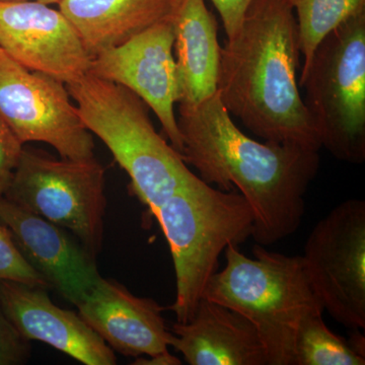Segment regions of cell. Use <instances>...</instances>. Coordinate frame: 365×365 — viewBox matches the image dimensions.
I'll use <instances>...</instances> for the list:
<instances>
[{"label":"cell","instance_id":"cell-1","mask_svg":"<svg viewBox=\"0 0 365 365\" xmlns=\"http://www.w3.org/2000/svg\"><path fill=\"white\" fill-rule=\"evenodd\" d=\"M179 113L182 160L202 181L244 196L253 212L256 244L267 247L294 235L319 172V151L247 136L217 93L194 107L180 106Z\"/></svg>","mask_w":365,"mask_h":365},{"label":"cell","instance_id":"cell-2","mask_svg":"<svg viewBox=\"0 0 365 365\" xmlns=\"http://www.w3.org/2000/svg\"><path fill=\"white\" fill-rule=\"evenodd\" d=\"M299 56L287 0H253L239 32L222 47L217 93L255 135L319 151L318 129L300 95Z\"/></svg>","mask_w":365,"mask_h":365},{"label":"cell","instance_id":"cell-3","mask_svg":"<svg viewBox=\"0 0 365 365\" xmlns=\"http://www.w3.org/2000/svg\"><path fill=\"white\" fill-rule=\"evenodd\" d=\"M227 265L206 283L202 299L246 317L256 327L269 365H294L295 335L300 321L324 313L321 299L307 275L302 256L253 248L254 258L230 245Z\"/></svg>","mask_w":365,"mask_h":365},{"label":"cell","instance_id":"cell-4","mask_svg":"<svg viewBox=\"0 0 365 365\" xmlns=\"http://www.w3.org/2000/svg\"><path fill=\"white\" fill-rule=\"evenodd\" d=\"M66 86L86 128L107 145L153 215L195 179L181 153L155 130L150 108L135 93L90 72Z\"/></svg>","mask_w":365,"mask_h":365},{"label":"cell","instance_id":"cell-5","mask_svg":"<svg viewBox=\"0 0 365 365\" xmlns=\"http://www.w3.org/2000/svg\"><path fill=\"white\" fill-rule=\"evenodd\" d=\"M153 215L169 242L176 274V299L170 309L178 323H187L217 272L222 252L252 237L253 212L239 192L213 188L197 176Z\"/></svg>","mask_w":365,"mask_h":365},{"label":"cell","instance_id":"cell-6","mask_svg":"<svg viewBox=\"0 0 365 365\" xmlns=\"http://www.w3.org/2000/svg\"><path fill=\"white\" fill-rule=\"evenodd\" d=\"M299 86L322 148L341 162H365V11L328 34L307 66Z\"/></svg>","mask_w":365,"mask_h":365},{"label":"cell","instance_id":"cell-7","mask_svg":"<svg viewBox=\"0 0 365 365\" xmlns=\"http://www.w3.org/2000/svg\"><path fill=\"white\" fill-rule=\"evenodd\" d=\"M4 196L71 232L95 258L100 253L107 201L105 169L95 158L58 160L24 146Z\"/></svg>","mask_w":365,"mask_h":365},{"label":"cell","instance_id":"cell-8","mask_svg":"<svg viewBox=\"0 0 365 365\" xmlns=\"http://www.w3.org/2000/svg\"><path fill=\"white\" fill-rule=\"evenodd\" d=\"M302 258L324 309L348 330L364 329V201L348 199L319 220Z\"/></svg>","mask_w":365,"mask_h":365},{"label":"cell","instance_id":"cell-9","mask_svg":"<svg viewBox=\"0 0 365 365\" xmlns=\"http://www.w3.org/2000/svg\"><path fill=\"white\" fill-rule=\"evenodd\" d=\"M0 117L25 145L44 143L60 157L95 158V143L63 81L21 66L0 49Z\"/></svg>","mask_w":365,"mask_h":365},{"label":"cell","instance_id":"cell-10","mask_svg":"<svg viewBox=\"0 0 365 365\" xmlns=\"http://www.w3.org/2000/svg\"><path fill=\"white\" fill-rule=\"evenodd\" d=\"M175 31L173 21L146 29L123 44L108 48L91 60L90 73L126 88L153 110L170 145L182 153L178 103Z\"/></svg>","mask_w":365,"mask_h":365},{"label":"cell","instance_id":"cell-11","mask_svg":"<svg viewBox=\"0 0 365 365\" xmlns=\"http://www.w3.org/2000/svg\"><path fill=\"white\" fill-rule=\"evenodd\" d=\"M39 1H0V49L66 85L90 72L93 56L60 9Z\"/></svg>","mask_w":365,"mask_h":365},{"label":"cell","instance_id":"cell-12","mask_svg":"<svg viewBox=\"0 0 365 365\" xmlns=\"http://www.w3.org/2000/svg\"><path fill=\"white\" fill-rule=\"evenodd\" d=\"M0 223L24 258L67 302L78 306L100 279L95 257L64 228L0 195Z\"/></svg>","mask_w":365,"mask_h":365},{"label":"cell","instance_id":"cell-13","mask_svg":"<svg viewBox=\"0 0 365 365\" xmlns=\"http://www.w3.org/2000/svg\"><path fill=\"white\" fill-rule=\"evenodd\" d=\"M46 288L0 280V304L19 332L86 365H114V350L78 314L57 307Z\"/></svg>","mask_w":365,"mask_h":365},{"label":"cell","instance_id":"cell-14","mask_svg":"<svg viewBox=\"0 0 365 365\" xmlns=\"http://www.w3.org/2000/svg\"><path fill=\"white\" fill-rule=\"evenodd\" d=\"M78 314L114 351L153 356L168 351L170 328L155 300L138 297L116 280L101 276L78 304Z\"/></svg>","mask_w":365,"mask_h":365},{"label":"cell","instance_id":"cell-15","mask_svg":"<svg viewBox=\"0 0 365 365\" xmlns=\"http://www.w3.org/2000/svg\"><path fill=\"white\" fill-rule=\"evenodd\" d=\"M170 331V346L190 365H269L256 327L217 302L201 299L192 319Z\"/></svg>","mask_w":365,"mask_h":365},{"label":"cell","instance_id":"cell-16","mask_svg":"<svg viewBox=\"0 0 365 365\" xmlns=\"http://www.w3.org/2000/svg\"><path fill=\"white\" fill-rule=\"evenodd\" d=\"M178 103L194 107L217 93L222 47L204 0H181L174 21Z\"/></svg>","mask_w":365,"mask_h":365},{"label":"cell","instance_id":"cell-17","mask_svg":"<svg viewBox=\"0 0 365 365\" xmlns=\"http://www.w3.org/2000/svg\"><path fill=\"white\" fill-rule=\"evenodd\" d=\"M181 0H61L58 6L95 56L146 29L174 21Z\"/></svg>","mask_w":365,"mask_h":365},{"label":"cell","instance_id":"cell-18","mask_svg":"<svg viewBox=\"0 0 365 365\" xmlns=\"http://www.w3.org/2000/svg\"><path fill=\"white\" fill-rule=\"evenodd\" d=\"M349 341L327 327L323 313L307 314L295 335L294 365H364Z\"/></svg>","mask_w":365,"mask_h":365},{"label":"cell","instance_id":"cell-19","mask_svg":"<svg viewBox=\"0 0 365 365\" xmlns=\"http://www.w3.org/2000/svg\"><path fill=\"white\" fill-rule=\"evenodd\" d=\"M297 14L304 66L328 34L355 14L365 11V0H287Z\"/></svg>","mask_w":365,"mask_h":365},{"label":"cell","instance_id":"cell-20","mask_svg":"<svg viewBox=\"0 0 365 365\" xmlns=\"http://www.w3.org/2000/svg\"><path fill=\"white\" fill-rule=\"evenodd\" d=\"M0 280L50 288L47 281L24 258L11 232L0 223Z\"/></svg>","mask_w":365,"mask_h":365},{"label":"cell","instance_id":"cell-21","mask_svg":"<svg viewBox=\"0 0 365 365\" xmlns=\"http://www.w3.org/2000/svg\"><path fill=\"white\" fill-rule=\"evenodd\" d=\"M31 352V341L19 332L0 304V365L26 364Z\"/></svg>","mask_w":365,"mask_h":365},{"label":"cell","instance_id":"cell-22","mask_svg":"<svg viewBox=\"0 0 365 365\" xmlns=\"http://www.w3.org/2000/svg\"><path fill=\"white\" fill-rule=\"evenodd\" d=\"M23 148L24 144L0 117V195L6 193Z\"/></svg>","mask_w":365,"mask_h":365},{"label":"cell","instance_id":"cell-23","mask_svg":"<svg viewBox=\"0 0 365 365\" xmlns=\"http://www.w3.org/2000/svg\"><path fill=\"white\" fill-rule=\"evenodd\" d=\"M253 0H211L222 18L227 39L239 32Z\"/></svg>","mask_w":365,"mask_h":365},{"label":"cell","instance_id":"cell-24","mask_svg":"<svg viewBox=\"0 0 365 365\" xmlns=\"http://www.w3.org/2000/svg\"><path fill=\"white\" fill-rule=\"evenodd\" d=\"M135 365H180L182 364L181 359H178L175 355L170 354L169 350L168 351L158 353V354L153 355V356L136 357Z\"/></svg>","mask_w":365,"mask_h":365},{"label":"cell","instance_id":"cell-25","mask_svg":"<svg viewBox=\"0 0 365 365\" xmlns=\"http://www.w3.org/2000/svg\"><path fill=\"white\" fill-rule=\"evenodd\" d=\"M0 1H26V0H0ZM32 1L43 2L46 4H58L61 0H32Z\"/></svg>","mask_w":365,"mask_h":365}]
</instances>
